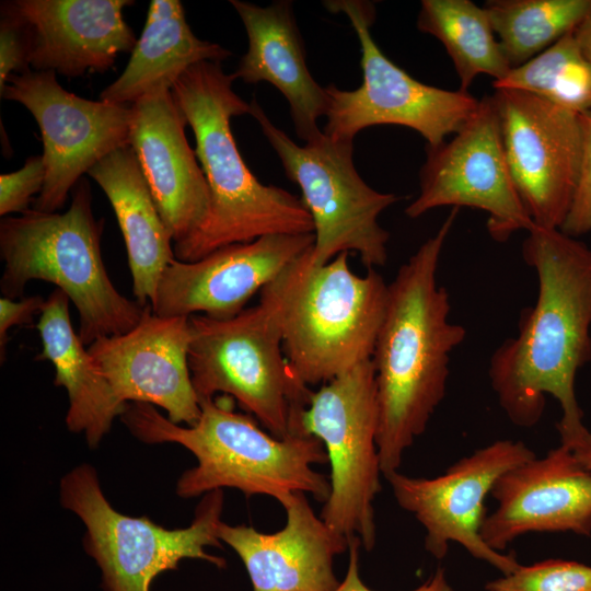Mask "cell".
<instances>
[{"mask_svg": "<svg viewBox=\"0 0 591 591\" xmlns=\"http://www.w3.org/2000/svg\"><path fill=\"white\" fill-rule=\"evenodd\" d=\"M528 233L521 252L537 276L536 302L491 355L488 375L512 424L535 426L548 394L563 410L558 432H573L583 427L576 375L591 361V250L560 229L533 224Z\"/></svg>", "mask_w": 591, "mask_h": 591, "instance_id": "obj_1", "label": "cell"}, {"mask_svg": "<svg viewBox=\"0 0 591 591\" xmlns=\"http://www.w3.org/2000/svg\"><path fill=\"white\" fill-rule=\"evenodd\" d=\"M459 208H452L389 285L386 311L372 363L379 405L376 445L384 477L397 472L405 451L427 429L447 392L451 352L465 328L451 323L450 297L438 285L443 245Z\"/></svg>", "mask_w": 591, "mask_h": 591, "instance_id": "obj_2", "label": "cell"}, {"mask_svg": "<svg viewBox=\"0 0 591 591\" xmlns=\"http://www.w3.org/2000/svg\"><path fill=\"white\" fill-rule=\"evenodd\" d=\"M235 80L221 62L202 61L188 68L171 89L194 132L195 153L210 190L202 225L174 243L175 257L182 262H195L223 246L265 235L314 233L301 198L262 184L245 164L230 121L251 114V103L234 92Z\"/></svg>", "mask_w": 591, "mask_h": 591, "instance_id": "obj_3", "label": "cell"}, {"mask_svg": "<svg viewBox=\"0 0 591 591\" xmlns=\"http://www.w3.org/2000/svg\"><path fill=\"white\" fill-rule=\"evenodd\" d=\"M199 405L198 421L187 427L172 422L147 403L127 404L120 416L138 440L177 443L194 454L197 465L185 471L176 484L181 498L235 488L246 497L268 495L280 503L297 491L327 500L331 484L312 468V464L328 462L318 438L293 434L278 439L251 416L233 412L215 397L200 399Z\"/></svg>", "mask_w": 591, "mask_h": 591, "instance_id": "obj_4", "label": "cell"}, {"mask_svg": "<svg viewBox=\"0 0 591 591\" xmlns=\"http://www.w3.org/2000/svg\"><path fill=\"white\" fill-rule=\"evenodd\" d=\"M309 250L262 290L271 300L283 352L308 386L326 384L372 359L389 285L373 268L355 274L349 253L324 265Z\"/></svg>", "mask_w": 591, "mask_h": 591, "instance_id": "obj_5", "label": "cell"}, {"mask_svg": "<svg viewBox=\"0 0 591 591\" xmlns=\"http://www.w3.org/2000/svg\"><path fill=\"white\" fill-rule=\"evenodd\" d=\"M102 228L85 178L73 187L71 204L62 213L31 208L22 216L4 217L0 221L2 297L23 298L31 280L54 283L76 305L78 335L85 346L134 328L144 306L127 299L112 282L102 257Z\"/></svg>", "mask_w": 591, "mask_h": 591, "instance_id": "obj_6", "label": "cell"}, {"mask_svg": "<svg viewBox=\"0 0 591 591\" xmlns=\"http://www.w3.org/2000/svg\"><path fill=\"white\" fill-rule=\"evenodd\" d=\"M188 368L198 399L231 395L270 434H305L302 416L312 391L291 368L282 348L275 306L260 291L259 303L230 318L189 316Z\"/></svg>", "mask_w": 591, "mask_h": 591, "instance_id": "obj_7", "label": "cell"}, {"mask_svg": "<svg viewBox=\"0 0 591 591\" xmlns=\"http://www.w3.org/2000/svg\"><path fill=\"white\" fill-rule=\"evenodd\" d=\"M59 489L62 507L85 525L83 546L101 570L104 591H150L157 576L176 569L186 558L225 567L223 557L206 552V547L221 546L218 526L224 502L222 489L205 494L190 525L175 530L147 517L134 518L115 510L90 464L68 472Z\"/></svg>", "mask_w": 591, "mask_h": 591, "instance_id": "obj_8", "label": "cell"}, {"mask_svg": "<svg viewBox=\"0 0 591 591\" xmlns=\"http://www.w3.org/2000/svg\"><path fill=\"white\" fill-rule=\"evenodd\" d=\"M280 159L287 177L301 190L309 210L315 242L312 262L324 265L340 253H357L368 268L384 266L390 233L379 216L401 199L370 187L354 164V141L334 140L324 132L297 144L251 101V114Z\"/></svg>", "mask_w": 591, "mask_h": 591, "instance_id": "obj_9", "label": "cell"}, {"mask_svg": "<svg viewBox=\"0 0 591 591\" xmlns=\"http://www.w3.org/2000/svg\"><path fill=\"white\" fill-rule=\"evenodd\" d=\"M375 371L367 360L313 392L302 416L305 434L318 438L331 464V493L321 519L366 551L376 541L373 501L381 490L376 445Z\"/></svg>", "mask_w": 591, "mask_h": 591, "instance_id": "obj_10", "label": "cell"}, {"mask_svg": "<svg viewBox=\"0 0 591 591\" xmlns=\"http://www.w3.org/2000/svg\"><path fill=\"white\" fill-rule=\"evenodd\" d=\"M332 13H344L361 47V85L341 90L331 83L323 132L334 139L354 141L362 129L398 125L420 134L436 147L454 135L477 111L480 100L467 91H450L414 79L390 60L373 39L372 3L360 0L324 1Z\"/></svg>", "mask_w": 591, "mask_h": 591, "instance_id": "obj_11", "label": "cell"}, {"mask_svg": "<svg viewBox=\"0 0 591 591\" xmlns=\"http://www.w3.org/2000/svg\"><path fill=\"white\" fill-rule=\"evenodd\" d=\"M1 97L35 118L44 146V187L33 209L57 212L73 187L102 159L130 146L131 104L91 101L65 90L54 71L12 74Z\"/></svg>", "mask_w": 591, "mask_h": 591, "instance_id": "obj_12", "label": "cell"}, {"mask_svg": "<svg viewBox=\"0 0 591 591\" xmlns=\"http://www.w3.org/2000/svg\"><path fill=\"white\" fill-rule=\"evenodd\" d=\"M443 206L484 210L488 233L497 242L534 224L514 187L491 96L480 100L477 111L450 140L426 146L419 194L405 213L416 219Z\"/></svg>", "mask_w": 591, "mask_h": 591, "instance_id": "obj_13", "label": "cell"}, {"mask_svg": "<svg viewBox=\"0 0 591 591\" xmlns=\"http://www.w3.org/2000/svg\"><path fill=\"white\" fill-rule=\"evenodd\" d=\"M502 147L517 193L535 225L560 229L576 192L580 115L531 93L495 89Z\"/></svg>", "mask_w": 591, "mask_h": 591, "instance_id": "obj_14", "label": "cell"}, {"mask_svg": "<svg viewBox=\"0 0 591 591\" xmlns=\"http://www.w3.org/2000/svg\"><path fill=\"white\" fill-rule=\"evenodd\" d=\"M535 456L521 441L497 440L434 478L410 477L398 471L385 478L398 506L424 526L425 548L436 559H442L454 542L474 558L508 575L520 564L513 555L497 552L483 541L484 502L501 475Z\"/></svg>", "mask_w": 591, "mask_h": 591, "instance_id": "obj_15", "label": "cell"}, {"mask_svg": "<svg viewBox=\"0 0 591 591\" xmlns=\"http://www.w3.org/2000/svg\"><path fill=\"white\" fill-rule=\"evenodd\" d=\"M189 316H160L151 304L130 331L94 340L93 363L116 399L163 408L177 425L194 426L200 405L188 368Z\"/></svg>", "mask_w": 591, "mask_h": 591, "instance_id": "obj_16", "label": "cell"}, {"mask_svg": "<svg viewBox=\"0 0 591 591\" xmlns=\"http://www.w3.org/2000/svg\"><path fill=\"white\" fill-rule=\"evenodd\" d=\"M314 242V233L273 234L223 246L195 262L175 258L161 276L152 311L160 316L233 317Z\"/></svg>", "mask_w": 591, "mask_h": 591, "instance_id": "obj_17", "label": "cell"}, {"mask_svg": "<svg viewBox=\"0 0 591 591\" xmlns=\"http://www.w3.org/2000/svg\"><path fill=\"white\" fill-rule=\"evenodd\" d=\"M490 494L497 507L480 536L497 552L530 532L591 535V474L563 444L501 475Z\"/></svg>", "mask_w": 591, "mask_h": 591, "instance_id": "obj_18", "label": "cell"}, {"mask_svg": "<svg viewBox=\"0 0 591 591\" xmlns=\"http://www.w3.org/2000/svg\"><path fill=\"white\" fill-rule=\"evenodd\" d=\"M131 108L130 146L173 242H181L202 225L210 208L208 182L185 136L186 118L167 86Z\"/></svg>", "mask_w": 591, "mask_h": 591, "instance_id": "obj_19", "label": "cell"}, {"mask_svg": "<svg viewBox=\"0 0 591 591\" xmlns=\"http://www.w3.org/2000/svg\"><path fill=\"white\" fill-rule=\"evenodd\" d=\"M281 506L286 525L274 533L220 522L218 537L241 558L253 591H335L334 558L349 540L317 517L304 495L293 493Z\"/></svg>", "mask_w": 591, "mask_h": 591, "instance_id": "obj_20", "label": "cell"}, {"mask_svg": "<svg viewBox=\"0 0 591 591\" xmlns=\"http://www.w3.org/2000/svg\"><path fill=\"white\" fill-rule=\"evenodd\" d=\"M130 0H16L31 31L30 66L70 78L105 72L137 39L123 18Z\"/></svg>", "mask_w": 591, "mask_h": 591, "instance_id": "obj_21", "label": "cell"}, {"mask_svg": "<svg viewBox=\"0 0 591 591\" xmlns=\"http://www.w3.org/2000/svg\"><path fill=\"white\" fill-rule=\"evenodd\" d=\"M247 35V50L233 72L244 83L268 82L288 101L297 136L304 142L323 130L317 120L327 111V93L312 77L293 4L274 1L266 7L231 0Z\"/></svg>", "mask_w": 591, "mask_h": 591, "instance_id": "obj_22", "label": "cell"}, {"mask_svg": "<svg viewBox=\"0 0 591 591\" xmlns=\"http://www.w3.org/2000/svg\"><path fill=\"white\" fill-rule=\"evenodd\" d=\"M105 193L121 231L132 292L141 306L152 304L164 269L175 259L164 224L131 146L119 148L89 172Z\"/></svg>", "mask_w": 591, "mask_h": 591, "instance_id": "obj_23", "label": "cell"}, {"mask_svg": "<svg viewBox=\"0 0 591 591\" xmlns=\"http://www.w3.org/2000/svg\"><path fill=\"white\" fill-rule=\"evenodd\" d=\"M69 302V297L59 288L45 301L36 324L42 341V351L36 359L53 363L55 385L67 391V428L76 433L83 432L88 444L95 448L111 430L114 419L125 412L126 405L116 399L73 331Z\"/></svg>", "mask_w": 591, "mask_h": 591, "instance_id": "obj_24", "label": "cell"}, {"mask_svg": "<svg viewBox=\"0 0 591 591\" xmlns=\"http://www.w3.org/2000/svg\"><path fill=\"white\" fill-rule=\"evenodd\" d=\"M231 55L229 49L193 33L181 1L151 0L143 30L124 71L100 93V100L134 104L159 86L172 89L192 66L222 62Z\"/></svg>", "mask_w": 591, "mask_h": 591, "instance_id": "obj_25", "label": "cell"}, {"mask_svg": "<svg viewBox=\"0 0 591 591\" xmlns=\"http://www.w3.org/2000/svg\"><path fill=\"white\" fill-rule=\"evenodd\" d=\"M416 25L442 43L462 91L479 74L499 81L511 70L485 9L473 1L422 0Z\"/></svg>", "mask_w": 591, "mask_h": 591, "instance_id": "obj_26", "label": "cell"}, {"mask_svg": "<svg viewBox=\"0 0 591 591\" xmlns=\"http://www.w3.org/2000/svg\"><path fill=\"white\" fill-rule=\"evenodd\" d=\"M483 8L511 68L575 32L591 15V0H489Z\"/></svg>", "mask_w": 591, "mask_h": 591, "instance_id": "obj_27", "label": "cell"}, {"mask_svg": "<svg viewBox=\"0 0 591 591\" xmlns=\"http://www.w3.org/2000/svg\"><path fill=\"white\" fill-rule=\"evenodd\" d=\"M495 89H514L536 95L578 115L591 111V62L575 32L526 61L511 68Z\"/></svg>", "mask_w": 591, "mask_h": 591, "instance_id": "obj_28", "label": "cell"}, {"mask_svg": "<svg viewBox=\"0 0 591 591\" xmlns=\"http://www.w3.org/2000/svg\"><path fill=\"white\" fill-rule=\"evenodd\" d=\"M486 591H591V566L546 559L488 582Z\"/></svg>", "mask_w": 591, "mask_h": 591, "instance_id": "obj_29", "label": "cell"}, {"mask_svg": "<svg viewBox=\"0 0 591 591\" xmlns=\"http://www.w3.org/2000/svg\"><path fill=\"white\" fill-rule=\"evenodd\" d=\"M32 38L25 20L14 1L1 3L0 19V90L12 74L31 70Z\"/></svg>", "mask_w": 591, "mask_h": 591, "instance_id": "obj_30", "label": "cell"}, {"mask_svg": "<svg viewBox=\"0 0 591 591\" xmlns=\"http://www.w3.org/2000/svg\"><path fill=\"white\" fill-rule=\"evenodd\" d=\"M46 177L43 155L30 157L24 165L14 172L0 175V215L24 213L31 208L35 194H40Z\"/></svg>", "mask_w": 591, "mask_h": 591, "instance_id": "obj_31", "label": "cell"}, {"mask_svg": "<svg viewBox=\"0 0 591 591\" xmlns=\"http://www.w3.org/2000/svg\"><path fill=\"white\" fill-rule=\"evenodd\" d=\"M581 160L573 199L560 230L578 237L591 232V111L580 114Z\"/></svg>", "mask_w": 591, "mask_h": 591, "instance_id": "obj_32", "label": "cell"}, {"mask_svg": "<svg viewBox=\"0 0 591 591\" xmlns=\"http://www.w3.org/2000/svg\"><path fill=\"white\" fill-rule=\"evenodd\" d=\"M45 301L40 296L23 297L20 300H13L7 297L0 298L1 362L5 358L9 329L13 326L32 323L34 315L42 312Z\"/></svg>", "mask_w": 591, "mask_h": 591, "instance_id": "obj_33", "label": "cell"}, {"mask_svg": "<svg viewBox=\"0 0 591 591\" xmlns=\"http://www.w3.org/2000/svg\"><path fill=\"white\" fill-rule=\"evenodd\" d=\"M361 541L358 536L349 540V561L346 576L335 591H372L361 580L359 575V547ZM412 591H452L447 579L445 570L438 568L429 580Z\"/></svg>", "mask_w": 591, "mask_h": 591, "instance_id": "obj_34", "label": "cell"}, {"mask_svg": "<svg viewBox=\"0 0 591 591\" xmlns=\"http://www.w3.org/2000/svg\"><path fill=\"white\" fill-rule=\"evenodd\" d=\"M560 444L567 447L576 460L591 474V432L583 426L577 431L559 433Z\"/></svg>", "mask_w": 591, "mask_h": 591, "instance_id": "obj_35", "label": "cell"}, {"mask_svg": "<svg viewBox=\"0 0 591 591\" xmlns=\"http://www.w3.org/2000/svg\"><path fill=\"white\" fill-rule=\"evenodd\" d=\"M575 36L586 58L591 62V15L575 31Z\"/></svg>", "mask_w": 591, "mask_h": 591, "instance_id": "obj_36", "label": "cell"}]
</instances>
